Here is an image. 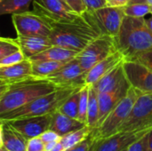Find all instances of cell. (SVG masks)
Masks as SVG:
<instances>
[{
    "label": "cell",
    "instance_id": "6da1fadb",
    "mask_svg": "<svg viewBox=\"0 0 152 151\" xmlns=\"http://www.w3.org/2000/svg\"><path fill=\"white\" fill-rule=\"evenodd\" d=\"M117 48L126 61L152 49V32L145 17L125 16L118 36L115 37Z\"/></svg>",
    "mask_w": 152,
    "mask_h": 151
},
{
    "label": "cell",
    "instance_id": "7a4b0ae2",
    "mask_svg": "<svg viewBox=\"0 0 152 151\" xmlns=\"http://www.w3.org/2000/svg\"><path fill=\"white\" fill-rule=\"evenodd\" d=\"M49 38L53 45H60L77 52L82 51L91 41L102 35L84 16L65 23H51Z\"/></svg>",
    "mask_w": 152,
    "mask_h": 151
},
{
    "label": "cell",
    "instance_id": "3957f363",
    "mask_svg": "<svg viewBox=\"0 0 152 151\" xmlns=\"http://www.w3.org/2000/svg\"><path fill=\"white\" fill-rule=\"evenodd\" d=\"M57 89L59 88L47 79L32 76L11 83L0 101V115L17 109L33 100Z\"/></svg>",
    "mask_w": 152,
    "mask_h": 151
},
{
    "label": "cell",
    "instance_id": "277c9868",
    "mask_svg": "<svg viewBox=\"0 0 152 151\" xmlns=\"http://www.w3.org/2000/svg\"><path fill=\"white\" fill-rule=\"evenodd\" d=\"M80 87L59 88L50 93L42 95L33 100L32 101L17 109L0 115V120L7 121L22 117L51 115L57 111L66 99Z\"/></svg>",
    "mask_w": 152,
    "mask_h": 151
},
{
    "label": "cell",
    "instance_id": "5b68a950",
    "mask_svg": "<svg viewBox=\"0 0 152 151\" xmlns=\"http://www.w3.org/2000/svg\"><path fill=\"white\" fill-rule=\"evenodd\" d=\"M140 94V92L130 85L126 95L111 109L101 125L98 128L94 129V133L97 140L105 139L118 132V128L130 114L133 106Z\"/></svg>",
    "mask_w": 152,
    "mask_h": 151
},
{
    "label": "cell",
    "instance_id": "8992f818",
    "mask_svg": "<svg viewBox=\"0 0 152 151\" xmlns=\"http://www.w3.org/2000/svg\"><path fill=\"white\" fill-rule=\"evenodd\" d=\"M152 128V93H141L118 132H140ZM117 132V133H118Z\"/></svg>",
    "mask_w": 152,
    "mask_h": 151
},
{
    "label": "cell",
    "instance_id": "52a82bcc",
    "mask_svg": "<svg viewBox=\"0 0 152 151\" xmlns=\"http://www.w3.org/2000/svg\"><path fill=\"white\" fill-rule=\"evenodd\" d=\"M117 50L115 37L102 34L80 51L76 58L78 60L83 70L86 73L93 66Z\"/></svg>",
    "mask_w": 152,
    "mask_h": 151
},
{
    "label": "cell",
    "instance_id": "ba28073f",
    "mask_svg": "<svg viewBox=\"0 0 152 151\" xmlns=\"http://www.w3.org/2000/svg\"><path fill=\"white\" fill-rule=\"evenodd\" d=\"M101 34L116 37L119 32L125 15L123 7L105 6L94 12H86L83 14Z\"/></svg>",
    "mask_w": 152,
    "mask_h": 151
},
{
    "label": "cell",
    "instance_id": "9c48e42d",
    "mask_svg": "<svg viewBox=\"0 0 152 151\" xmlns=\"http://www.w3.org/2000/svg\"><path fill=\"white\" fill-rule=\"evenodd\" d=\"M12 20L18 36H49L52 30L51 22L34 11L13 13Z\"/></svg>",
    "mask_w": 152,
    "mask_h": 151
},
{
    "label": "cell",
    "instance_id": "30bf717a",
    "mask_svg": "<svg viewBox=\"0 0 152 151\" xmlns=\"http://www.w3.org/2000/svg\"><path fill=\"white\" fill-rule=\"evenodd\" d=\"M86 72L80 66L77 58L64 63L54 73L51 74L45 79L52 82L58 88L64 87H80L86 85Z\"/></svg>",
    "mask_w": 152,
    "mask_h": 151
},
{
    "label": "cell",
    "instance_id": "8fae6325",
    "mask_svg": "<svg viewBox=\"0 0 152 151\" xmlns=\"http://www.w3.org/2000/svg\"><path fill=\"white\" fill-rule=\"evenodd\" d=\"M34 12L51 23H65L74 20L79 15L74 13L62 0H33Z\"/></svg>",
    "mask_w": 152,
    "mask_h": 151
},
{
    "label": "cell",
    "instance_id": "7c38bea8",
    "mask_svg": "<svg viewBox=\"0 0 152 151\" xmlns=\"http://www.w3.org/2000/svg\"><path fill=\"white\" fill-rule=\"evenodd\" d=\"M126 77L130 85L141 93H152V69L135 61L123 63Z\"/></svg>",
    "mask_w": 152,
    "mask_h": 151
},
{
    "label": "cell",
    "instance_id": "4fadbf2b",
    "mask_svg": "<svg viewBox=\"0 0 152 151\" xmlns=\"http://www.w3.org/2000/svg\"><path fill=\"white\" fill-rule=\"evenodd\" d=\"M52 120L51 115L28 117L7 120L6 122L11 125L16 131L21 133L27 140L40 136L45 131L50 128Z\"/></svg>",
    "mask_w": 152,
    "mask_h": 151
},
{
    "label": "cell",
    "instance_id": "5bb4252c",
    "mask_svg": "<svg viewBox=\"0 0 152 151\" xmlns=\"http://www.w3.org/2000/svg\"><path fill=\"white\" fill-rule=\"evenodd\" d=\"M152 129V128H151ZM150 130L140 132H118L105 139L98 140L94 151H123L142 138Z\"/></svg>",
    "mask_w": 152,
    "mask_h": 151
},
{
    "label": "cell",
    "instance_id": "9a60e30c",
    "mask_svg": "<svg viewBox=\"0 0 152 151\" xmlns=\"http://www.w3.org/2000/svg\"><path fill=\"white\" fill-rule=\"evenodd\" d=\"M130 87V84L126 77L120 83V85L112 91L98 93V105H99V116H98V128L103 122L111 109L118 104V102L126 95L127 90ZM95 128V129H96Z\"/></svg>",
    "mask_w": 152,
    "mask_h": 151
},
{
    "label": "cell",
    "instance_id": "2e32d148",
    "mask_svg": "<svg viewBox=\"0 0 152 151\" xmlns=\"http://www.w3.org/2000/svg\"><path fill=\"white\" fill-rule=\"evenodd\" d=\"M125 61V57L118 51H115L94 66H93L86 74L85 83L86 85H93L97 82L102 77H103L106 73H108L110 69H112L115 66L119 64L120 62Z\"/></svg>",
    "mask_w": 152,
    "mask_h": 151
},
{
    "label": "cell",
    "instance_id": "e0dca14e",
    "mask_svg": "<svg viewBox=\"0 0 152 151\" xmlns=\"http://www.w3.org/2000/svg\"><path fill=\"white\" fill-rule=\"evenodd\" d=\"M15 40L26 59H29L53 45L49 36H18Z\"/></svg>",
    "mask_w": 152,
    "mask_h": 151
},
{
    "label": "cell",
    "instance_id": "ac0fdd59",
    "mask_svg": "<svg viewBox=\"0 0 152 151\" xmlns=\"http://www.w3.org/2000/svg\"><path fill=\"white\" fill-rule=\"evenodd\" d=\"M31 76V61L25 59L18 63L0 67V80L6 84L23 80Z\"/></svg>",
    "mask_w": 152,
    "mask_h": 151
},
{
    "label": "cell",
    "instance_id": "d6986e66",
    "mask_svg": "<svg viewBox=\"0 0 152 151\" xmlns=\"http://www.w3.org/2000/svg\"><path fill=\"white\" fill-rule=\"evenodd\" d=\"M124 61L115 66L103 77H102L97 82L91 85L97 93H102L114 90L126 78V75L123 68Z\"/></svg>",
    "mask_w": 152,
    "mask_h": 151
},
{
    "label": "cell",
    "instance_id": "ffe728a7",
    "mask_svg": "<svg viewBox=\"0 0 152 151\" xmlns=\"http://www.w3.org/2000/svg\"><path fill=\"white\" fill-rule=\"evenodd\" d=\"M85 125H86L79 120L72 118L57 110L52 114V120L49 129L54 131L61 137L69 133L77 131Z\"/></svg>",
    "mask_w": 152,
    "mask_h": 151
},
{
    "label": "cell",
    "instance_id": "44dd1931",
    "mask_svg": "<svg viewBox=\"0 0 152 151\" xmlns=\"http://www.w3.org/2000/svg\"><path fill=\"white\" fill-rule=\"evenodd\" d=\"M79 52L62 47L60 45H51L45 51L29 58L30 61H53L60 62H68L77 57Z\"/></svg>",
    "mask_w": 152,
    "mask_h": 151
},
{
    "label": "cell",
    "instance_id": "7402d4cb",
    "mask_svg": "<svg viewBox=\"0 0 152 151\" xmlns=\"http://www.w3.org/2000/svg\"><path fill=\"white\" fill-rule=\"evenodd\" d=\"M1 122L3 125V147L9 151H26L28 140L6 121Z\"/></svg>",
    "mask_w": 152,
    "mask_h": 151
},
{
    "label": "cell",
    "instance_id": "603a6c76",
    "mask_svg": "<svg viewBox=\"0 0 152 151\" xmlns=\"http://www.w3.org/2000/svg\"><path fill=\"white\" fill-rule=\"evenodd\" d=\"M31 76L39 78H45L59 69L64 63L53 61H30ZM66 63V62H65Z\"/></svg>",
    "mask_w": 152,
    "mask_h": 151
},
{
    "label": "cell",
    "instance_id": "cb8c5ba5",
    "mask_svg": "<svg viewBox=\"0 0 152 151\" xmlns=\"http://www.w3.org/2000/svg\"><path fill=\"white\" fill-rule=\"evenodd\" d=\"M99 116V105H98V93L94 87L89 85L88 93V106L86 115V125L92 130L97 127Z\"/></svg>",
    "mask_w": 152,
    "mask_h": 151
},
{
    "label": "cell",
    "instance_id": "d4e9b609",
    "mask_svg": "<svg viewBox=\"0 0 152 151\" xmlns=\"http://www.w3.org/2000/svg\"><path fill=\"white\" fill-rule=\"evenodd\" d=\"M33 0H0V16L28 11Z\"/></svg>",
    "mask_w": 152,
    "mask_h": 151
},
{
    "label": "cell",
    "instance_id": "484cf974",
    "mask_svg": "<svg viewBox=\"0 0 152 151\" xmlns=\"http://www.w3.org/2000/svg\"><path fill=\"white\" fill-rule=\"evenodd\" d=\"M92 129L89 128L87 125H85L84 127L69 133L63 136H61V143L62 144V146L64 147L65 150L70 149L71 147L75 146L76 144L79 143L80 142H82L83 140H85L91 133H92Z\"/></svg>",
    "mask_w": 152,
    "mask_h": 151
},
{
    "label": "cell",
    "instance_id": "4316f807",
    "mask_svg": "<svg viewBox=\"0 0 152 151\" xmlns=\"http://www.w3.org/2000/svg\"><path fill=\"white\" fill-rule=\"evenodd\" d=\"M81 87L77 89L74 93H72L66 101L61 104L60 109H58L64 115H67L72 118L77 119L78 114V101H79V91Z\"/></svg>",
    "mask_w": 152,
    "mask_h": 151
},
{
    "label": "cell",
    "instance_id": "83f0119b",
    "mask_svg": "<svg viewBox=\"0 0 152 151\" xmlns=\"http://www.w3.org/2000/svg\"><path fill=\"white\" fill-rule=\"evenodd\" d=\"M151 4L146 2H133L123 7L126 16L142 18L150 14Z\"/></svg>",
    "mask_w": 152,
    "mask_h": 151
},
{
    "label": "cell",
    "instance_id": "f1b7e54d",
    "mask_svg": "<svg viewBox=\"0 0 152 151\" xmlns=\"http://www.w3.org/2000/svg\"><path fill=\"white\" fill-rule=\"evenodd\" d=\"M88 93H89V85H84L79 91L77 120L84 123L86 125V115H87V106H88Z\"/></svg>",
    "mask_w": 152,
    "mask_h": 151
},
{
    "label": "cell",
    "instance_id": "f546056e",
    "mask_svg": "<svg viewBox=\"0 0 152 151\" xmlns=\"http://www.w3.org/2000/svg\"><path fill=\"white\" fill-rule=\"evenodd\" d=\"M19 49V45L15 39L0 37V60Z\"/></svg>",
    "mask_w": 152,
    "mask_h": 151
},
{
    "label": "cell",
    "instance_id": "4dcf8cb0",
    "mask_svg": "<svg viewBox=\"0 0 152 151\" xmlns=\"http://www.w3.org/2000/svg\"><path fill=\"white\" fill-rule=\"evenodd\" d=\"M96 140L97 139H96V137L94 133V130H93L92 133L85 140H83L79 143L76 144L75 146L71 147L70 149L65 151H89V150L94 145V143L95 142Z\"/></svg>",
    "mask_w": 152,
    "mask_h": 151
},
{
    "label": "cell",
    "instance_id": "1f68e13d",
    "mask_svg": "<svg viewBox=\"0 0 152 151\" xmlns=\"http://www.w3.org/2000/svg\"><path fill=\"white\" fill-rule=\"evenodd\" d=\"M66 5L77 15H83L87 9L84 0H63Z\"/></svg>",
    "mask_w": 152,
    "mask_h": 151
},
{
    "label": "cell",
    "instance_id": "d6a6232c",
    "mask_svg": "<svg viewBox=\"0 0 152 151\" xmlns=\"http://www.w3.org/2000/svg\"><path fill=\"white\" fill-rule=\"evenodd\" d=\"M26 58L24 57L23 53H21V51L19 49L16 52L5 56L4 58H3L2 60H0V67L2 66H9V65H12L15 63H18L23 60H25Z\"/></svg>",
    "mask_w": 152,
    "mask_h": 151
},
{
    "label": "cell",
    "instance_id": "836d02e7",
    "mask_svg": "<svg viewBox=\"0 0 152 151\" xmlns=\"http://www.w3.org/2000/svg\"><path fill=\"white\" fill-rule=\"evenodd\" d=\"M130 61H138L143 65H145L146 67L150 68L152 69V49L143 52L142 53L137 54L136 56H134L132 60Z\"/></svg>",
    "mask_w": 152,
    "mask_h": 151
},
{
    "label": "cell",
    "instance_id": "e575fe53",
    "mask_svg": "<svg viewBox=\"0 0 152 151\" xmlns=\"http://www.w3.org/2000/svg\"><path fill=\"white\" fill-rule=\"evenodd\" d=\"M45 143L40 137H34L27 141L26 151H41L44 150Z\"/></svg>",
    "mask_w": 152,
    "mask_h": 151
},
{
    "label": "cell",
    "instance_id": "d590c367",
    "mask_svg": "<svg viewBox=\"0 0 152 151\" xmlns=\"http://www.w3.org/2000/svg\"><path fill=\"white\" fill-rule=\"evenodd\" d=\"M150 132V131H149ZM148 132V133H149ZM148 133L144 134L142 138L132 143L130 146L126 148V151H145L147 146V140H148Z\"/></svg>",
    "mask_w": 152,
    "mask_h": 151
},
{
    "label": "cell",
    "instance_id": "8d00e7d4",
    "mask_svg": "<svg viewBox=\"0 0 152 151\" xmlns=\"http://www.w3.org/2000/svg\"><path fill=\"white\" fill-rule=\"evenodd\" d=\"M40 139L43 141L44 143H47V142H60L61 141V136L55 133L54 131L51 130V129H48L46 131H45L40 136Z\"/></svg>",
    "mask_w": 152,
    "mask_h": 151
},
{
    "label": "cell",
    "instance_id": "74e56055",
    "mask_svg": "<svg viewBox=\"0 0 152 151\" xmlns=\"http://www.w3.org/2000/svg\"><path fill=\"white\" fill-rule=\"evenodd\" d=\"M86 9V12H94L98 9L107 6L106 0H84Z\"/></svg>",
    "mask_w": 152,
    "mask_h": 151
},
{
    "label": "cell",
    "instance_id": "f35d334b",
    "mask_svg": "<svg viewBox=\"0 0 152 151\" xmlns=\"http://www.w3.org/2000/svg\"><path fill=\"white\" fill-rule=\"evenodd\" d=\"M131 0H110L107 2V6L110 7H125Z\"/></svg>",
    "mask_w": 152,
    "mask_h": 151
},
{
    "label": "cell",
    "instance_id": "ab89813d",
    "mask_svg": "<svg viewBox=\"0 0 152 151\" xmlns=\"http://www.w3.org/2000/svg\"><path fill=\"white\" fill-rule=\"evenodd\" d=\"M145 151H152V129L148 133V140H147V146Z\"/></svg>",
    "mask_w": 152,
    "mask_h": 151
},
{
    "label": "cell",
    "instance_id": "60d3db41",
    "mask_svg": "<svg viewBox=\"0 0 152 151\" xmlns=\"http://www.w3.org/2000/svg\"><path fill=\"white\" fill-rule=\"evenodd\" d=\"M8 86H9V84H3V85H0V101H1V99H2V97L4 96V94L5 93V92L7 91Z\"/></svg>",
    "mask_w": 152,
    "mask_h": 151
},
{
    "label": "cell",
    "instance_id": "b9f144b4",
    "mask_svg": "<svg viewBox=\"0 0 152 151\" xmlns=\"http://www.w3.org/2000/svg\"><path fill=\"white\" fill-rule=\"evenodd\" d=\"M50 151H65V149L62 146V144L61 143V142H58Z\"/></svg>",
    "mask_w": 152,
    "mask_h": 151
},
{
    "label": "cell",
    "instance_id": "7bdbcfd3",
    "mask_svg": "<svg viewBox=\"0 0 152 151\" xmlns=\"http://www.w3.org/2000/svg\"><path fill=\"white\" fill-rule=\"evenodd\" d=\"M3 125L2 122L0 121V147L3 146Z\"/></svg>",
    "mask_w": 152,
    "mask_h": 151
},
{
    "label": "cell",
    "instance_id": "ee69618b",
    "mask_svg": "<svg viewBox=\"0 0 152 151\" xmlns=\"http://www.w3.org/2000/svg\"><path fill=\"white\" fill-rule=\"evenodd\" d=\"M145 20H146V23H147L149 28L151 30L152 32V16L151 18H149V19H146V18H145Z\"/></svg>",
    "mask_w": 152,
    "mask_h": 151
},
{
    "label": "cell",
    "instance_id": "f6af8a7d",
    "mask_svg": "<svg viewBox=\"0 0 152 151\" xmlns=\"http://www.w3.org/2000/svg\"><path fill=\"white\" fill-rule=\"evenodd\" d=\"M97 141H98V140H96V141H95V142H94V145H93V146L91 147V149L89 150V151H94V150H95V147H96V143H97Z\"/></svg>",
    "mask_w": 152,
    "mask_h": 151
},
{
    "label": "cell",
    "instance_id": "bcb514c9",
    "mask_svg": "<svg viewBox=\"0 0 152 151\" xmlns=\"http://www.w3.org/2000/svg\"><path fill=\"white\" fill-rule=\"evenodd\" d=\"M0 151H9V150H6L4 147H3V146H2V147H0Z\"/></svg>",
    "mask_w": 152,
    "mask_h": 151
},
{
    "label": "cell",
    "instance_id": "7dc6e473",
    "mask_svg": "<svg viewBox=\"0 0 152 151\" xmlns=\"http://www.w3.org/2000/svg\"><path fill=\"white\" fill-rule=\"evenodd\" d=\"M146 3H148L149 4H151V5H152V0H144Z\"/></svg>",
    "mask_w": 152,
    "mask_h": 151
},
{
    "label": "cell",
    "instance_id": "c3c4849f",
    "mask_svg": "<svg viewBox=\"0 0 152 151\" xmlns=\"http://www.w3.org/2000/svg\"><path fill=\"white\" fill-rule=\"evenodd\" d=\"M150 14L152 16V5H151V8H150Z\"/></svg>",
    "mask_w": 152,
    "mask_h": 151
},
{
    "label": "cell",
    "instance_id": "681fc988",
    "mask_svg": "<svg viewBox=\"0 0 152 151\" xmlns=\"http://www.w3.org/2000/svg\"><path fill=\"white\" fill-rule=\"evenodd\" d=\"M3 84H6V83H4V81H2V80H0V85H3Z\"/></svg>",
    "mask_w": 152,
    "mask_h": 151
},
{
    "label": "cell",
    "instance_id": "f907efd6",
    "mask_svg": "<svg viewBox=\"0 0 152 151\" xmlns=\"http://www.w3.org/2000/svg\"><path fill=\"white\" fill-rule=\"evenodd\" d=\"M106 1H107V2H108V1H110V0H106Z\"/></svg>",
    "mask_w": 152,
    "mask_h": 151
},
{
    "label": "cell",
    "instance_id": "816d5d0a",
    "mask_svg": "<svg viewBox=\"0 0 152 151\" xmlns=\"http://www.w3.org/2000/svg\"><path fill=\"white\" fill-rule=\"evenodd\" d=\"M126 150H123V151H126Z\"/></svg>",
    "mask_w": 152,
    "mask_h": 151
},
{
    "label": "cell",
    "instance_id": "f5cc1de1",
    "mask_svg": "<svg viewBox=\"0 0 152 151\" xmlns=\"http://www.w3.org/2000/svg\"><path fill=\"white\" fill-rule=\"evenodd\" d=\"M41 151H45V150H41Z\"/></svg>",
    "mask_w": 152,
    "mask_h": 151
},
{
    "label": "cell",
    "instance_id": "db71d44e",
    "mask_svg": "<svg viewBox=\"0 0 152 151\" xmlns=\"http://www.w3.org/2000/svg\"><path fill=\"white\" fill-rule=\"evenodd\" d=\"M62 1H63V0H62Z\"/></svg>",
    "mask_w": 152,
    "mask_h": 151
}]
</instances>
